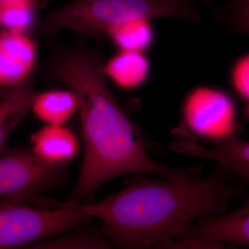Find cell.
Listing matches in <instances>:
<instances>
[{"mask_svg": "<svg viewBox=\"0 0 249 249\" xmlns=\"http://www.w3.org/2000/svg\"><path fill=\"white\" fill-rule=\"evenodd\" d=\"M99 52L85 47L54 52L43 67L46 79L65 85L78 101L84 158L73 201L93 196L108 180L127 174H152L181 181L197 176L201 165L170 168L147 155L137 125L108 88Z\"/></svg>", "mask_w": 249, "mask_h": 249, "instance_id": "6da1fadb", "label": "cell"}, {"mask_svg": "<svg viewBox=\"0 0 249 249\" xmlns=\"http://www.w3.org/2000/svg\"><path fill=\"white\" fill-rule=\"evenodd\" d=\"M217 163L206 178L181 181L139 178L125 189L93 204V217L103 223L111 243L145 249L176 239L194 221L225 213L245 193L249 180Z\"/></svg>", "mask_w": 249, "mask_h": 249, "instance_id": "7a4b0ae2", "label": "cell"}, {"mask_svg": "<svg viewBox=\"0 0 249 249\" xmlns=\"http://www.w3.org/2000/svg\"><path fill=\"white\" fill-rule=\"evenodd\" d=\"M156 18L199 22L188 0H73L39 19L36 29L44 34L71 31L100 37L124 23Z\"/></svg>", "mask_w": 249, "mask_h": 249, "instance_id": "3957f363", "label": "cell"}, {"mask_svg": "<svg viewBox=\"0 0 249 249\" xmlns=\"http://www.w3.org/2000/svg\"><path fill=\"white\" fill-rule=\"evenodd\" d=\"M92 217L91 206L79 202L37 209L24 203L0 201V249L18 248L45 240Z\"/></svg>", "mask_w": 249, "mask_h": 249, "instance_id": "277c9868", "label": "cell"}, {"mask_svg": "<svg viewBox=\"0 0 249 249\" xmlns=\"http://www.w3.org/2000/svg\"><path fill=\"white\" fill-rule=\"evenodd\" d=\"M58 165L40 159L32 149L6 148L0 153V201L24 203L54 186Z\"/></svg>", "mask_w": 249, "mask_h": 249, "instance_id": "5b68a950", "label": "cell"}, {"mask_svg": "<svg viewBox=\"0 0 249 249\" xmlns=\"http://www.w3.org/2000/svg\"><path fill=\"white\" fill-rule=\"evenodd\" d=\"M183 111L188 128L202 138L217 143L238 134L235 104L222 91L195 89L187 97Z\"/></svg>", "mask_w": 249, "mask_h": 249, "instance_id": "8992f818", "label": "cell"}, {"mask_svg": "<svg viewBox=\"0 0 249 249\" xmlns=\"http://www.w3.org/2000/svg\"><path fill=\"white\" fill-rule=\"evenodd\" d=\"M249 247V196L231 213L201 218L170 242V248H223L227 245Z\"/></svg>", "mask_w": 249, "mask_h": 249, "instance_id": "52a82bcc", "label": "cell"}, {"mask_svg": "<svg viewBox=\"0 0 249 249\" xmlns=\"http://www.w3.org/2000/svg\"><path fill=\"white\" fill-rule=\"evenodd\" d=\"M37 47L25 33L0 31V88L10 89L30 81Z\"/></svg>", "mask_w": 249, "mask_h": 249, "instance_id": "ba28073f", "label": "cell"}, {"mask_svg": "<svg viewBox=\"0 0 249 249\" xmlns=\"http://www.w3.org/2000/svg\"><path fill=\"white\" fill-rule=\"evenodd\" d=\"M177 135L179 140L173 144L176 151L216 160L249 181V142L240 138L238 134L217 142L211 150L199 145L185 129H178Z\"/></svg>", "mask_w": 249, "mask_h": 249, "instance_id": "9c48e42d", "label": "cell"}, {"mask_svg": "<svg viewBox=\"0 0 249 249\" xmlns=\"http://www.w3.org/2000/svg\"><path fill=\"white\" fill-rule=\"evenodd\" d=\"M31 142L33 151L52 165L66 163L79 151L76 135L63 124H47L31 136Z\"/></svg>", "mask_w": 249, "mask_h": 249, "instance_id": "30bf717a", "label": "cell"}, {"mask_svg": "<svg viewBox=\"0 0 249 249\" xmlns=\"http://www.w3.org/2000/svg\"><path fill=\"white\" fill-rule=\"evenodd\" d=\"M36 93L30 81L2 89L0 96V153L7 148L10 135L31 109Z\"/></svg>", "mask_w": 249, "mask_h": 249, "instance_id": "8fae6325", "label": "cell"}, {"mask_svg": "<svg viewBox=\"0 0 249 249\" xmlns=\"http://www.w3.org/2000/svg\"><path fill=\"white\" fill-rule=\"evenodd\" d=\"M105 74L116 85L132 89L142 85L149 73V62L142 52L121 50L103 67Z\"/></svg>", "mask_w": 249, "mask_h": 249, "instance_id": "7c38bea8", "label": "cell"}, {"mask_svg": "<svg viewBox=\"0 0 249 249\" xmlns=\"http://www.w3.org/2000/svg\"><path fill=\"white\" fill-rule=\"evenodd\" d=\"M74 93L67 90H53L36 93L31 109L47 124H64L78 111Z\"/></svg>", "mask_w": 249, "mask_h": 249, "instance_id": "4fadbf2b", "label": "cell"}, {"mask_svg": "<svg viewBox=\"0 0 249 249\" xmlns=\"http://www.w3.org/2000/svg\"><path fill=\"white\" fill-rule=\"evenodd\" d=\"M107 35L121 50L142 52L151 44L153 34L148 19H140L121 24Z\"/></svg>", "mask_w": 249, "mask_h": 249, "instance_id": "5bb4252c", "label": "cell"}, {"mask_svg": "<svg viewBox=\"0 0 249 249\" xmlns=\"http://www.w3.org/2000/svg\"><path fill=\"white\" fill-rule=\"evenodd\" d=\"M37 1L24 0L0 8L1 30L28 34L37 26Z\"/></svg>", "mask_w": 249, "mask_h": 249, "instance_id": "9a60e30c", "label": "cell"}, {"mask_svg": "<svg viewBox=\"0 0 249 249\" xmlns=\"http://www.w3.org/2000/svg\"><path fill=\"white\" fill-rule=\"evenodd\" d=\"M232 81L236 91L248 103L249 107V54L235 64Z\"/></svg>", "mask_w": 249, "mask_h": 249, "instance_id": "2e32d148", "label": "cell"}, {"mask_svg": "<svg viewBox=\"0 0 249 249\" xmlns=\"http://www.w3.org/2000/svg\"><path fill=\"white\" fill-rule=\"evenodd\" d=\"M221 18H228L237 29L249 35V0H237L231 12Z\"/></svg>", "mask_w": 249, "mask_h": 249, "instance_id": "e0dca14e", "label": "cell"}, {"mask_svg": "<svg viewBox=\"0 0 249 249\" xmlns=\"http://www.w3.org/2000/svg\"><path fill=\"white\" fill-rule=\"evenodd\" d=\"M24 1V0H0V8L2 6H6L13 4V3L18 2V1ZM31 1H38V0H31Z\"/></svg>", "mask_w": 249, "mask_h": 249, "instance_id": "ac0fdd59", "label": "cell"}, {"mask_svg": "<svg viewBox=\"0 0 249 249\" xmlns=\"http://www.w3.org/2000/svg\"><path fill=\"white\" fill-rule=\"evenodd\" d=\"M246 114H247V118L249 119V107L247 108V111H246Z\"/></svg>", "mask_w": 249, "mask_h": 249, "instance_id": "d6986e66", "label": "cell"}, {"mask_svg": "<svg viewBox=\"0 0 249 249\" xmlns=\"http://www.w3.org/2000/svg\"><path fill=\"white\" fill-rule=\"evenodd\" d=\"M204 1H209V0H204Z\"/></svg>", "mask_w": 249, "mask_h": 249, "instance_id": "ffe728a7", "label": "cell"}]
</instances>
